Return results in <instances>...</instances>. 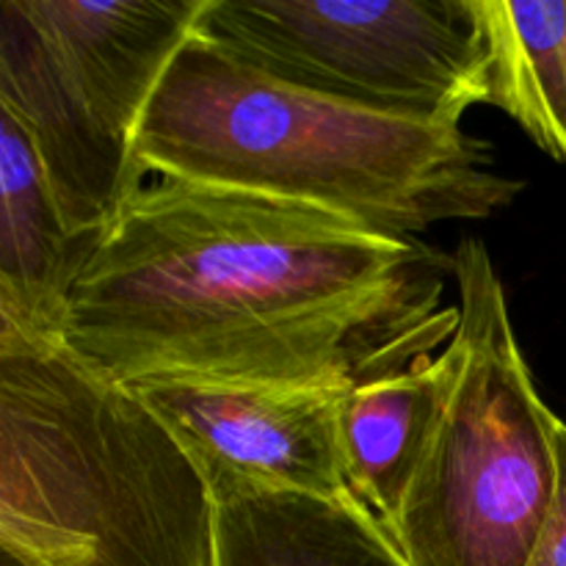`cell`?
<instances>
[{"label":"cell","mask_w":566,"mask_h":566,"mask_svg":"<svg viewBox=\"0 0 566 566\" xmlns=\"http://www.w3.org/2000/svg\"><path fill=\"white\" fill-rule=\"evenodd\" d=\"M528 566H566V423L556 434V492Z\"/></svg>","instance_id":"obj_13"},{"label":"cell","mask_w":566,"mask_h":566,"mask_svg":"<svg viewBox=\"0 0 566 566\" xmlns=\"http://www.w3.org/2000/svg\"><path fill=\"white\" fill-rule=\"evenodd\" d=\"M453 258L326 210L136 177L66 298V346L122 385L340 387L442 352Z\"/></svg>","instance_id":"obj_1"},{"label":"cell","mask_w":566,"mask_h":566,"mask_svg":"<svg viewBox=\"0 0 566 566\" xmlns=\"http://www.w3.org/2000/svg\"><path fill=\"white\" fill-rule=\"evenodd\" d=\"M213 566H409L354 495L213 492Z\"/></svg>","instance_id":"obj_10"},{"label":"cell","mask_w":566,"mask_h":566,"mask_svg":"<svg viewBox=\"0 0 566 566\" xmlns=\"http://www.w3.org/2000/svg\"><path fill=\"white\" fill-rule=\"evenodd\" d=\"M490 48V105L566 160V0H475Z\"/></svg>","instance_id":"obj_12"},{"label":"cell","mask_w":566,"mask_h":566,"mask_svg":"<svg viewBox=\"0 0 566 566\" xmlns=\"http://www.w3.org/2000/svg\"><path fill=\"white\" fill-rule=\"evenodd\" d=\"M130 158L136 177L263 193L390 238L490 219L523 191L462 125L296 86L197 31L155 88Z\"/></svg>","instance_id":"obj_2"},{"label":"cell","mask_w":566,"mask_h":566,"mask_svg":"<svg viewBox=\"0 0 566 566\" xmlns=\"http://www.w3.org/2000/svg\"><path fill=\"white\" fill-rule=\"evenodd\" d=\"M446 387L442 357H423L398 374L359 381L346 392L340 448L354 497L392 523L418 468Z\"/></svg>","instance_id":"obj_11"},{"label":"cell","mask_w":566,"mask_h":566,"mask_svg":"<svg viewBox=\"0 0 566 566\" xmlns=\"http://www.w3.org/2000/svg\"><path fill=\"white\" fill-rule=\"evenodd\" d=\"M0 551L22 566H213V497L171 431L61 335L9 324Z\"/></svg>","instance_id":"obj_3"},{"label":"cell","mask_w":566,"mask_h":566,"mask_svg":"<svg viewBox=\"0 0 566 566\" xmlns=\"http://www.w3.org/2000/svg\"><path fill=\"white\" fill-rule=\"evenodd\" d=\"M202 473L221 490L354 495L340 448V387L232 385V381H136Z\"/></svg>","instance_id":"obj_6"},{"label":"cell","mask_w":566,"mask_h":566,"mask_svg":"<svg viewBox=\"0 0 566 566\" xmlns=\"http://www.w3.org/2000/svg\"><path fill=\"white\" fill-rule=\"evenodd\" d=\"M0 566H22V564L17 562V558H11L9 553H3V551H0Z\"/></svg>","instance_id":"obj_14"},{"label":"cell","mask_w":566,"mask_h":566,"mask_svg":"<svg viewBox=\"0 0 566 566\" xmlns=\"http://www.w3.org/2000/svg\"><path fill=\"white\" fill-rule=\"evenodd\" d=\"M0 108L31 136L72 235L99 241L136 182L130 144L94 119L20 0H0Z\"/></svg>","instance_id":"obj_7"},{"label":"cell","mask_w":566,"mask_h":566,"mask_svg":"<svg viewBox=\"0 0 566 566\" xmlns=\"http://www.w3.org/2000/svg\"><path fill=\"white\" fill-rule=\"evenodd\" d=\"M94 247L64 224L31 136L0 108V324L61 335L66 298Z\"/></svg>","instance_id":"obj_9"},{"label":"cell","mask_w":566,"mask_h":566,"mask_svg":"<svg viewBox=\"0 0 566 566\" xmlns=\"http://www.w3.org/2000/svg\"><path fill=\"white\" fill-rule=\"evenodd\" d=\"M451 258L459 326L440 352L442 401L385 531L409 566H528L562 418L536 390L490 249L464 238Z\"/></svg>","instance_id":"obj_4"},{"label":"cell","mask_w":566,"mask_h":566,"mask_svg":"<svg viewBox=\"0 0 566 566\" xmlns=\"http://www.w3.org/2000/svg\"><path fill=\"white\" fill-rule=\"evenodd\" d=\"M94 119L130 144L205 0H20Z\"/></svg>","instance_id":"obj_8"},{"label":"cell","mask_w":566,"mask_h":566,"mask_svg":"<svg viewBox=\"0 0 566 566\" xmlns=\"http://www.w3.org/2000/svg\"><path fill=\"white\" fill-rule=\"evenodd\" d=\"M197 33L296 86L412 119L490 103L475 0H205Z\"/></svg>","instance_id":"obj_5"}]
</instances>
